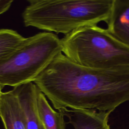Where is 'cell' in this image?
<instances>
[{
	"label": "cell",
	"instance_id": "277c9868",
	"mask_svg": "<svg viewBox=\"0 0 129 129\" xmlns=\"http://www.w3.org/2000/svg\"><path fill=\"white\" fill-rule=\"evenodd\" d=\"M60 52V39L53 33L26 38L16 50L0 60V86L14 88L34 82Z\"/></svg>",
	"mask_w": 129,
	"mask_h": 129
},
{
	"label": "cell",
	"instance_id": "8992f818",
	"mask_svg": "<svg viewBox=\"0 0 129 129\" xmlns=\"http://www.w3.org/2000/svg\"><path fill=\"white\" fill-rule=\"evenodd\" d=\"M36 89L37 87L33 82L25 84L13 89L23 109L26 129H46L39 117L37 110Z\"/></svg>",
	"mask_w": 129,
	"mask_h": 129
},
{
	"label": "cell",
	"instance_id": "6da1fadb",
	"mask_svg": "<svg viewBox=\"0 0 129 129\" xmlns=\"http://www.w3.org/2000/svg\"><path fill=\"white\" fill-rule=\"evenodd\" d=\"M34 83L58 110L94 109L112 112L129 101V67L98 69L58 54Z\"/></svg>",
	"mask_w": 129,
	"mask_h": 129
},
{
	"label": "cell",
	"instance_id": "5b68a950",
	"mask_svg": "<svg viewBox=\"0 0 129 129\" xmlns=\"http://www.w3.org/2000/svg\"><path fill=\"white\" fill-rule=\"evenodd\" d=\"M59 111L68 118L74 129H110L108 123L110 112L68 108Z\"/></svg>",
	"mask_w": 129,
	"mask_h": 129
},
{
	"label": "cell",
	"instance_id": "7c38bea8",
	"mask_svg": "<svg viewBox=\"0 0 129 129\" xmlns=\"http://www.w3.org/2000/svg\"><path fill=\"white\" fill-rule=\"evenodd\" d=\"M3 87H2L1 86H0V97H1V95H2V93H3V92H2V89H3Z\"/></svg>",
	"mask_w": 129,
	"mask_h": 129
},
{
	"label": "cell",
	"instance_id": "8fae6325",
	"mask_svg": "<svg viewBox=\"0 0 129 129\" xmlns=\"http://www.w3.org/2000/svg\"><path fill=\"white\" fill-rule=\"evenodd\" d=\"M13 2V0H0V15L10 8Z\"/></svg>",
	"mask_w": 129,
	"mask_h": 129
},
{
	"label": "cell",
	"instance_id": "3957f363",
	"mask_svg": "<svg viewBox=\"0 0 129 129\" xmlns=\"http://www.w3.org/2000/svg\"><path fill=\"white\" fill-rule=\"evenodd\" d=\"M60 42L61 52L80 66L98 69L129 67V46L97 25L74 30Z\"/></svg>",
	"mask_w": 129,
	"mask_h": 129
},
{
	"label": "cell",
	"instance_id": "ba28073f",
	"mask_svg": "<svg viewBox=\"0 0 129 129\" xmlns=\"http://www.w3.org/2000/svg\"><path fill=\"white\" fill-rule=\"evenodd\" d=\"M0 117L5 129H26L23 109L13 89L1 96Z\"/></svg>",
	"mask_w": 129,
	"mask_h": 129
},
{
	"label": "cell",
	"instance_id": "30bf717a",
	"mask_svg": "<svg viewBox=\"0 0 129 129\" xmlns=\"http://www.w3.org/2000/svg\"><path fill=\"white\" fill-rule=\"evenodd\" d=\"M26 38L10 29H0V60L16 50Z\"/></svg>",
	"mask_w": 129,
	"mask_h": 129
},
{
	"label": "cell",
	"instance_id": "7a4b0ae2",
	"mask_svg": "<svg viewBox=\"0 0 129 129\" xmlns=\"http://www.w3.org/2000/svg\"><path fill=\"white\" fill-rule=\"evenodd\" d=\"M25 26L65 35L108 18L113 0H28Z\"/></svg>",
	"mask_w": 129,
	"mask_h": 129
},
{
	"label": "cell",
	"instance_id": "52a82bcc",
	"mask_svg": "<svg viewBox=\"0 0 129 129\" xmlns=\"http://www.w3.org/2000/svg\"><path fill=\"white\" fill-rule=\"evenodd\" d=\"M107 30L115 38L129 46V0H113Z\"/></svg>",
	"mask_w": 129,
	"mask_h": 129
},
{
	"label": "cell",
	"instance_id": "9c48e42d",
	"mask_svg": "<svg viewBox=\"0 0 129 129\" xmlns=\"http://www.w3.org/2000/svg\"><path fill=\"white\" fill-rule=\"evenodd\" d=\"M36 103L39 117L46 129H66L64 116L62 113L52 108L46 96L37 87Z\"/></svg>",
	"mask_w": 129,
	"mask_h": 129
}]
</instances>
